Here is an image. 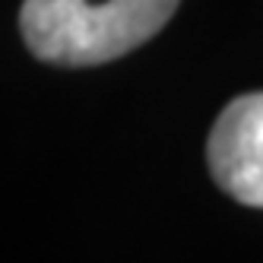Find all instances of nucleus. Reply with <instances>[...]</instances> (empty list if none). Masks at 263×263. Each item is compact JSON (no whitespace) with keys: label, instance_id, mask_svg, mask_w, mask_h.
Segmentation results:
<instances>
[{"label":"nucleus","instance_id":"nucleus-1","mask_svg":"<svg viewBox=\"0 0 263 263\" xmlns=\"http://www.w3.org/2000/svg\"><path fill=\"white\" fill-rule=\"evenodd\" d=\"M181 0H26L20 26L29 51L58 67H99L165 29Z\"/></svg>","mask_w":263,"mask_h":263},{"label":"nucleus","instance_id":"nucleus-2","mask_svg":"<svg viewBox=\"0 0 263 263\" xmlns=\"http://www.w3.org/2000/svg\"><path fill=\"white\" fill-rule=\"evenodd\" d=\"M206 156L225 194L263 210V92L238 96L225 105L213 124Z\"/></svg>","mask_w":263,"mask_h":263}]
</instances>
